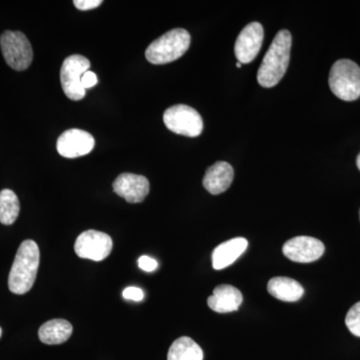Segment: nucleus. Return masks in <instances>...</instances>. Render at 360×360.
<instances>
[{
	"label": "nucleus",
	"mask_w": 360,
	"mask_h": 360,
	"mask_svg": "<svg viewBox=\"0 0 360 360\" xmlns=\"http://www.w3.org/2000/svg\"><path fill=\"white\" fill-rule=\"evenodd\" d=\"M292 37L288 30L277 32L257 72L258 84L265 89L276 86L285 75L290 65Z\"/></svg>",
	"instance_id": "nucleus-1"
},
{
	"label": "nucleus",
	"mask_w": 360,
	"mask_h": 360,
	"mask_svg": "<svg viewBox=\"0 0 360 360\" xmlns=\"http://www.w3.org/2000/svg\"><path fill=\"white\" fill-rule=\"evenodd\" d=\"M39 245L33 240L21 243L8 277L9 290L15 295H25L32 290L39 271Z\"/></svg>",
	"instance_id": "nucleus-2"
},
{
	"label": "nucleus",
	"mask_w": 360,
	"mask_h": 360,
	"mask_svg": "<svg viewBox=\"0 0 360 360\" xmlns=\"http://www.w3.org/2000/svg\"><path fill=\"white\" fill-rule=\"evenodd\" d=\"M191 37L182 28H174L151 42L146 58L153 65H167L181 58L191 46Z\"/></svg>",
	"instance_id": "nucleus-3"
},
{
	"label": "nucleus",
	"mask_w": 360,
	"mask_h": 360,
	"mask_svg": "<svg viewBox=\"0 0 360 360\" xmlns=\"http://www.w3.org/2000/svg\"><path fill=\"white\" fill-rule=\"evenodd\" d=\"M329 87L341 101H354L360 97V68L349 59H340L329 73Z\"/></svg>",
	"instance_id": "nucleus-4"
},
{
	"label": "nucleus",
	"mask_w": 360,
	"mask_h": 360,
	"mask_svg": "<svg viewBox=\"0 0 360 360\" xmlns=\"http://www.w3.org/2000/svg\"><path fill=\"white\" fill-rule=\"evenodd\" d=\"M0 46L7 65L14 70H25L32 65V44L22 32L7 30L2 33L0 37Z\"/></svg>",
	"instance_id": "nucleus-5"
},
{
	"label": "nucleus",
	"mask_w": 360,
	"mask_h": 360,
	"mask_svg": "<svg viewBox=\"0 0 360 360\" xmlns=\"http://www.w3.org/2000/svg\"><path fill=\"white\" fill-rule=\"evenodd\" d=\"M165 127L174 134L187 137H196L203 129L200 113L186 104H177L165 110L163 115Z\"/></svg>",
	"instance_id": "nucleus-6"
},
{
	"label": "nucleus",
	"mask_w": 360,
	"mask_h": 360,
	"mask_svg": "<svg viewBox=\"0 0 360 360\" xmlns=\"http://www.w3.org/2000/svg\"><path fill=\"white\" fill-rule=\"evenodd\" d=\"M89 68V59L79 54L68 56L63 61L60 70L61 86L65 96L71 101H82L85 96L82 78Z\"/></svg>",
	"instance_id": "nucleus-7"
},
{
	"label": "nucleus",
	"mask_w": 360,
	"mask_h": 360,
	"mask_svg": "<svg viewBox=\"0 0 360 360\" xmlns=\"http://www.w3.org/2000/svg\"><path fill=\"white\" fill-rule=\"evenodd\" d=\"M112 239L108 234L97 231L82 232L75 241V250L77 257L84 259L101 262L112 250Z\"/></svg>",
	"instance_id": "nucleus-8"
},
{
	"label": "nucleus",
	"mask_w": 360,
	"mask_h": 360,
	"mask_svg": "<svg viewBox=\"0 0 360 360\" xmlns=\"http://www.w3.org/2000/svg\"><path fill=\"white\" fill-rule=\"evenodd\" d=\"M323 243L311 236H296L284 243L283 255L291 262L309 264L323 255Z\"/></svg>",
	"instance_id": "nucleus-9"
},
{
	"label": "nucleus",
	"mask_w": 360,
	"mask_h": 360,
	"mask_svg": "<svg viewBox=\"0 0 360 360\" xmlns=\"http://www.w3.org/2000/svg\"><path fill=\"white\" fill-rule=\"evenodd\" d=\"M264 30L259 22H251L243 28L236 39L234 52L241 65L255 60L262 46Z\"/></svg>",
	"instance_id": "nucleus-10"
},
{
	"label": "nucleus",
	"mask_w": 360,
	"mask_h": 360,
	"mask_svg": "<svg viewBox=\"0 0 360 360\" xmlns=\"http://www.w3.org/2000/svg\"><path fill=\"white\" fill-rule=\"evenodd\" d=\"M94 136L82 129H70L58 137L56 148L66 158H77L89 155L94 148Z\"/></svg>",
	"instance_id": "nucleus-11"
},
{
	"label": "nucleus",
	"mask_w": 360,
	"mask_h": 360,
	"mask_svg": "<svg viewBox=\"0 0 360 360\" xmlns=\"http://www.w3.org/2000/svg\"><path fill=\"white\" fill-rule=\"evenodd\" d=\"M113 191L127 202L139 203L149 193V181L143 175L122 174L113 182Z\"/></svg>",
	"instance_id": "nucleus-12"
},
{
	"label": "nucleus",
	"mask_w": 360,
	"mask_h": 360,
	"mask_svg": "<svg viewBox=\"0 0 360 360\" xmlns=\"http://www.w3.org/2000/svg\"><path fill=\"white\" fill-rule=\"evenodd\" d=\"M233 168L229 163L217 161L206 170L203 186L208 193L217 195L226 191L233 181Z\"/></svg>",
	"instance_id": "nucleus-13"
},
{
	"label": "nucleus",
	"mask_w": 360,
	"mask_h": 360,
	"mask_svg": "<svg viewBox=\"0 0 360 360\" xmlns=\"http://www.w3.org/2000/svg\"><path fill=\"white\" fill-rule=\"evenodd\" d=\"M243 293L229 284H221L213 290V295L207 300L208 307L219 314L236 311L243 303Z\"/></svg>",
	"instance_id": "nucleus-14"
},
{
	"label": "nucleus",
	"mask_w": 360,
	"mask_h": 360,
	"mask_svg": "<svg viewBox=\"0 0 360 360\" xmlns=\"http://www.w3.org/2000/svg\"><path fill=\"white\" fill-rule=\"evenodd\" d=\"M248 246V241L243 238L231 239L221 243L213 250V269L217 270L226 269L243 255Z\"/></svg>",
	"instance_id": "nucleus-15"
},
{
	"label": "nucleus",
	"mask_w": 360,
	"mask_h": 360,
	"mask_svg": "<svg viewBox=\"0 0 360 360\" xmlns=\"http://www.w3.org/2000/svg\"><path fill=\"white\" fill-rule=\"evenodd\" d=\"M269 295L286 302L300 300L304 293L302 284L290 277L277 276L270 279L267 284Z\"/></svg>",
	"instance_id": "nucleus-16"
},
{
	"label": "nucleus",
	"mask_w": 360,
	"mask_h": 360,
	"mask_svg": "<svg viewBox=\"0 0 360 360\" xmlns=\"http://www.w3.org/2000/svg\"><path fill=\"white\" fill-rule=\"evenodd\" d=\"M72 331L70 322L65 319H52L40 326L39 338L45 345H61L70 340Z\"/></svg>",
	"instance_id": "nucleus-17"
},
{
	"label": "nucleus",
	"mask_w": 360,
	"mask_h": 360,
	"mask_svg": "<svg viewBox=\"0 0 360 360\" xmlns=\"http://www.w3.org/2000/svg\"><path fill=\"white\" fill-rule=\"evenodd\" d=\"M167 360H203V352L195 341L184 336L174 341L168 350Z\"/></svg>",
	"instance_id": "nucleus-18"
},
{
	"label": "nucleus",
	"mask_w": 360,
	"mask_h": 360,
	"mask_svg": "<svg viewBox=\"0 0 360 360\" xmlns=\"http://www.w3.org/2000/svg\"><path fill=\"white\" fill-rule=\"evenodd\" d=\"M20 212V203L18 195L11 189L0 191V222L11 225L18 219Z\"/></svg>",
	"instance_id": "nucleus-19"
},
{
	"label": "nucleus",
	"mask_w": 360,
	"mask_h": 360,
	"mask_svg": "<svg viewBox=\"0 0 360 360\" xmlns=\"http://www.w3.org/2000/svg\"><path fill=\"white\" fill-rule=\"evenodd\" d=\"M345 324L352 335L360 338V302L355 303L347 312Z\"/></svg>",
	"instance_id": "nucleus-20"
},
{
	"label": "nucleus",
	"mask_w": 360,
	"mask_h": 360,
	"mask_svg": "<svg viewBox=\"0 0 360 360\" xmlns=\"http://www.w3.org/2000/svg\"><path fill=\"white\" fill-rule=\"evenodd\" d=\"M122 295L125 300H134V302H141L144 298L143 291L141 288H134V286L125 288Z\"/></svg>",
	"instance_id": "nucleus-21"
},
{
	"label": "nucleus",
	"mask_w": 360,
	"mask_h": 360,
	"mask_svg": "<svg viewBox=\"0 0 360 360\" xmlns=\"http://www.w3.org/2000/svg\"><path fill=\"white\" fill-rule=\"evenodd\" d=\"M73 4L79 11H86L96 8V7L103 4V1L101 0H75Z\"/></svg>",
	"instance_id": "nucleus-22"
},
{
	"label": "nucleus",
	"mask_w": 360,
	"mask_h": 360,
	"mask_svg": "<svg viewBox=\"0 0 360 360\" xmlns=\"http://www.w3.org/2000/svg\"><path fill=\"white\" fill-rule=\"evenodd\" d=\"M139 266L144 271L151 272L158 269V264L153 258L143 255V257H139Z\"/></svg>",
	"instance_id": "nucleus-23"
},
{
	"label": "nucleus",
	"mask_w": 360,
	"mask_h": 360,
	"mask_svg": "<svg viewBox=\"0 0 360 360\" xmlns=\"http://www.w3.org/2000/svg\"><path fill=\"white\" fill-rule=\"evenodd\" d=\"M97 84V77L96 73L92 72V71H86L84 73V77L82 78V84L84 86V89L86 90L87 89H91L94 85Z\"/></svg>",
	"instance_id": "nucleus-24"
},
{
	"label": "nucleus",
	"mask_w": 360,
	"mask_h": 360,
	"mask_svg": "<svg viewBox=\"0 0 360 360\" xmlns=\"http://www.w3.org/2000/svg\"><path fill=\"white\" fill-rule=\"evenodd\" d=\"M356 165H357V167H359V169L360 170V153H359V156H357V158H356Z\"/></svg>",
	"instance_id": "nucleus-25"
},
{
	"label": "nucleus",
	"mask_w": 360,
	"mask_h": 360,
	"mask_svg": "<svg viewBox=\"0 0 360 360\" xmlns=\"http://www.w3.org/2000/svg\"><path fill=\"white\" fill-rule=\"evenodd\" d=\"M236 66H238V68H240L241 66H243V65H241L240 63H236Z\"/></svg>",
	"instance_id": "nucleus-26"
},
{
	"label": "nucleus",
	"mask_w": 360,
	"mask_h": 360,
	"mask_svg": "<svg viewBox=\"0 0 360 360\" xmlns=\"http://www.w3.org/2000/svg\"><path fill=\"white\" fill-rule=\"evenodd\" d=\"M0 336H1V328H0Z\"/></svg>",
	"instance_id": "nucleus-27"
},
{
	"label": "nucleus",
	"mask_w": 360,
	"mask_h": 360,
	"mask_svg": "<svg viewBox=\"0 0 360 360\" xmlns=\"http://www.w3.org/2000/svg\"><path fill=\"white\" fill-rule=\"evenodd\" d=\"M359 217H360V210H359Z\"/></svg>",
	"instance_id": "nucleus-28"
}]
</instances>
